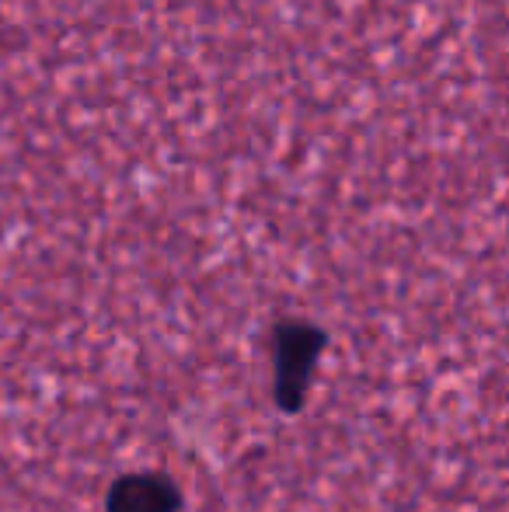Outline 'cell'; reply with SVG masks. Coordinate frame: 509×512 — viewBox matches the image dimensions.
Listing matches in <instances>:
<instances>
[{"label":"cell","mask_w":509,"mask_h":512,"mask_svg":"<svg viewBox=\"0 0 509 512\" xmlns=\"http://www.w3.org/2000/svg\"><path fill=\"white\" fill-rule=\"evenodd\" d=\"M325 331L307 321H283L276 328V405L286 415H297L311 391L318 370Z\"/></svg>","instance_id":"obj_1"},{"label":"cell","mask_w":509,"mask_h":512,"mask_svg":"<svg viewBox=\"0 0 509 512\" xmlns=\"http://www.w3.org/2000/svg\"><path fill=\"white\" fill-rule=\"evenodd\" d=\"M182 492L168 474L157 471H133L112 485L105 512H178Z\"/></svg>","instance_id":"obj_2"}]
</instances>
